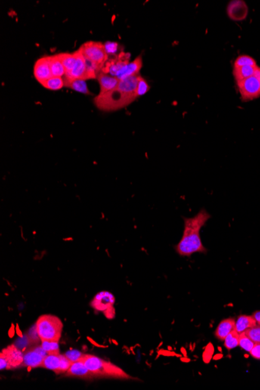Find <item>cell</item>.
<instances>
[{
	"mask_svg": "<svg viewBox=\"0 0 260 390\" xmlns=\"http://www.w3.org/2000/svg\"><path fill=\"white\" fill-rule=\"evenodd\" d=\"M211 217L206 209H201L196 216L184 218L183 235L175 249L179 256L190 257L194 253H207V249L201 241L200 230Z\"/></svg>",
	"mask_w": 260,
	"mask_h": 390,
	"instance_id": "cell-1",
	"label": "cell"
},
{
	"mask_svg": "<svg viewBox=\"0 0 260 390\" xmlns=\"http://www.w3.org/2000/svg\"><path fill=\"white\" fill-rule=\"evenodd\" d=\"M139 77L140 76H135L122 80L115 90L99 93L94 98V105L99 110L103 112H115L128 106L138 98Z\"/></svg>",
	"mask_w": 260,
	"mask_h": 390,
	"instance_id": "cell-2",
	"label": "cell"
},
{
	"mask_svg": "<svg viewBox=\"0 0 260 390\" xmlns=\"http://www.w3.org/2000/svg\"><path fill=\"white\" fill-rule=\"evenodd\" d=\"M82 361L96 378H111L116 379H131L123 369L97 356L85 354Z\"/></svg>",
	"mask_w": 260,
	"mask_h": 390,
	"instance_id": "cell-3",
	"label": "cell"
},
{
	"mask_svg": "<svg viewBox=\"0 0 260 390\" xmlns=\"http://www.w3.org/2000/svg\"><path fill=\"white\" fill-rule=\"evenodd\" d=\"M63 328V322L56 315H43L37 320V334L42 342H59Z\"/></svg>",
	"mask_w": 260,
	"mask_h": 390,
	"instance_id": "cell-4",
	"label": "cell"
},
{
	"mask_svg": "<svg viewBox=\"0 0 260 390\" xmlns=\"http://www.w3.org/2000/svg\"><path fill=\"white\" fill-rule=\"evenodd\" d=\"M241 99L243 102H249L260 97V67L258 66L255 74L246 79L236 81Z\"/></svg>",
	"mask_w": 260,
	"mask_h": 390,
	"instance_id": "cell-5",
	"label": "cell"
},
{
	"mask_svg": "<svg viewBox=\"0 0 260 390\" xmlns=\"http://www.w3.org/2000/svg\"><path fill=\"white\" fill-rule=\"evenodd\" d=\"M81 50L86 59L94 62L102 69L109 59L102 43L97 42V41H88L81 46Z\"/></svg>",
	"mask_w": 260,
	"mask_h": 390,
	"instance_id": "cell-6",
	"label": "cell"
},
{
	"mask_svg": "<svg viewBox=\"0 0 260 390\" xmlns=\"http://www.w3.org/2000/svg\"><path fill=\"white\" fill-rule=\"evenodd\" d=\"M23 353L14 345L3 350L0 354L1 370H14L23 365Z\"/></svg>",
	"mask_w": 260,
	"mask_h": 390,
	"instance_id": "cell-7",
	"label": "cell"
},
{
	"mask_svg": "<svg viewBox=\"0 0 260 390\" xmlns=\"http://www.w3.org/2000/svg\"><path fill=\"white\" fill-rule=\"evenodd\" d=\"M72 364L73 363L68 359L65 354L59 353L48 354L43 361L41 367L53 371L56 374H63L67 372Z\"/></svg>",
	"mask_w": 260,
	"mask_h": 390,
	"instance_id": "cell-8",
	"label": "cell"
},
{
	"mask_svg": "<svg viewBox=\"0 0 260 390\" xmlns=\"http://www.w3.org/2000/svg\"><path fill=\"white\" fill-rule=\"evenodd\" d=\"M129 59V53L122 52L115 56L114 59H109L105 65L101 72L109 74L112 77H118L122 74L126 66H128V63H129L128 62Z\"/></svg>",
	"mask_w": 260,
	"mask_h": 390,
	"instance_id": "cell-9",
	"label": "cell"
},
{
	"mask_svg": "<svg viewBox=\"0 0 260 390\" xmlns=\"http://www.w3.org/2000/svg\"><path fill=\"white\" fill-rule=\"evenodd\" d=\"M47 355L48 354L42 346L34 347L23 353V362L22 366L30 369L41 367Z\"/></svg>",
	"mask_w": 260,
	"mask_h": 390,
	"instance_id": "cell-10",
	"label": "cell"
},
{
	"mask_svg": "<svg viewBox=\"0 0 260 390\" xmlns=\"http://www.w3.org/2000/svg\"><path fill=\"white\" fill-rule=\"evenodd\" d=\"M34 76L41 84L53 77L50 68L49 56H44L36 61L34 66Z\"/></svg>",
	"mask_w": 260,
	"mask_h": 390,
	"instance_id": "cell-11",
	"label": "cell"
},
{
	"mask_svg": "<svg viewBox=\"0 0 260 390\" xmlns=\"http://www.w3.org/2000/svg\"><path fill=\"white\" fill-rule=\"evenodd\" d=\"M227 13L229 18L234 21H242L247 17L249 8L247 4L242 0H234L227 6Z\"/></svg>",
	"mask_w": 260,
	"mask_h": 390,
	"instance_id": "cell-12",
	"label": "cell"
},
{
	"mask_svg": "<svg viewBox=\"0 0 260 390\" xmlns=\"http://www.w3.org/2000/svg\"><path fill=\"white\" fill-rule=\"evenodd\" d=\"M66 376L67 377L81 378L84 379H93L96 378L94 374L86 367L84 361H76L71 364L67 372H66Z\"/></svg>",
	"mask_w": 260,
	"mask_h": 390,
	"instance_id": "cell-13",
	"label": "cell"
},
{
	"mask_svg": "<svg viewBox=\"0 0 260 390\" xmlns=\"http://www.w3.org/2000/svg\"><path fill=\"white\" fill-rule=\"evenodd\" d=\"M73 53H74L75 56H76V64H75L74 67L72 69V71L69 74H66L65 76L72 77V78H74V79L86 81L87 80V75H86L85 58H84V55H83L81 48Z\"/></svg>",
	"mask_w": 260,
	"mask_h": 390,
	"instance_id": "cell-14",
	"label": "cell"
},
{
	"mask_svg": "<svg viewBox=\"0 0 260 390\" xmlns=\"http://www.w3.org/2000/svg\"><path fill=\"white\" fill-rule=\"evenodd\" d=\"M97 80L100 84V93H107L115 90L117 88L120 82L117 77H112L103 72H99Z\"/></svg>",
	"mask_w": 260,
	"mask_h": 390,
	"instance_id": "cell-15",
	"label": "cell"
},
{
	"mask_svg": "<svg viewBox=\"0 0 260 390\" xmlns=\"http://www.w3.org/2000/svg\"><path fill=\"white\" fill-rule=\"evenodd\" d=\"M63 80H64V86L67 88L72 89L75 91L84 93L86 95H93L84 80L74 79L67 76H64Z\"/></svg>",
	"mask_w": 260,
	"mask_h": 390,
	"instance_id": "cell-16",
	"label": "cell"
},
{
	"mask_svg": "<svg viewBox=\"0 0 260 390\" xmlns=\"http://www.w3.org/2000/svg\"><path fill=\"white\" fill-rule=\"evenodd\" d=\"M236 329V320L232 318L226 319L218 325L215 331L216 337L220 340H224L227 335Z\"/></svg>",
	"mask_w": 260,
	"mask_h": 390,
	"instance_id": "cell-17",
	"label": "cell"
},
{
	"mask_svg": "<svg viewBox=\"0 0 260 390\" xmlns=\"http://www.w3.org/2000/svg\"><path fill=\"white\" fill-rule=\"evenodd\" d=\"M142 65H143V61H142V56H140L133 61L132 62H129L128 66L125 68V70L122 72L121 75H119L117 77L119 81H122V80L126 79L128 77H135V76H139V72L142 68Z\"/></svg>",
	"mask_w": 260,
	"mask_h": 390,
	"instance_id": "cell-18",
	"label": "cell"
},
{
	"mask_svg": "<svg viewBox=\"0 0 260 390\" xmlns=\"http://www.w3.org/2000/svg\"><path fill=\"white\" fill-rule=\"evenodd\" d=\"M258 66L255 65H247V66H234L235 79L236 81L246 79L248 77H252L255 74Z\"/></svg>",
	"mask_w": 260,
	"mask_h": 390,
	"instance_id": "cell-19",
	"label": "cell"
},
{
	"mask_svg": "<svg viewBox=\"0 0 260 390\" xmlns=\"http://www.w3.org/2000/svg\"><path fill=\"white\" fill-rule=\"evenodd\" d=\"M256 324V321L252 315H242L236 320V330L240 334Z\"/></svg>",
	"mask_w": 260,
	"mask_h": 390,
	"instance_id": "cell-20",
	"label": "cell"
},
{
	"mask_svg": "<svg viewBox=\"0 0 260 390\" xmlns=\"http://www.w3.org/2000/svg\"><path fill=\"white\" fill-rule=\"evenodd\" d=\"M50 68L53 77H63L66 75V69L58 57L57 54L49 56Z\"/></svg>",
	"mask_w": 260,
	"mask_h": 390,
	"instance_id": "cell-21",
	"label": "cell"
},
{
	"mask_svg": "<svg viewBox=\"0 0 260 390\" xmlns=\"http://www.w3.org/2000/svg\"><path fill=\"white\" fill-rule=\"evenodd\" d=\"M66 69V74H69L76 64V56L74 53H62L57 54Z\"/></svg>",
	"mask_w": 260,
	"mask_h": 390,
	"instance_id": "cell-22",
	"label": "cell"
},
{
	"mask_svg": "<svg viewBox=\"0 0 260 390\" xmlns=\"http://www.w3.org/2000/svg\"><path fill=\"white\" fill-rule=\"evenodd\" d=\"M41 85L45 87V88L48 89V90H61L63 87H65L64 80H63V77H53L50 79H48V81L42 83Z\"/></svg>",
	"mask_w": 260,
	"mask_h": 390,
	"instance_id": "cell-23",
	"label": "cell"
},
{
	"mask_svg": "<svg viewBox=\"0 0 260 390\" xmlns=\"http://www.w3.org/2000/svg\"><path fill=\"white\" fill-rule=\"evenodd\" d=\"M224 341V347L228 351L234 349L239 346V333L235 329L227 335Z\"/></svg>",
	"mask_w": 260,
	"mask_h": 390,
	"instance_id": "cell-24",
	"label": "cell"
},
{
	"mask_svg": "<svg viewBox=\"0 0 260 390\" xmlns=\"http://www.w3.org/2000/svg\"><path fill=\"white\" fill-rule=\"evenodd\" d=\"M255 343L245 334V333H240L239 334V346L245 350L247 352H250L251 350L253 348Z\"/></svg>",
	"mask_w": 260,
	"mask_h": 390,
	"instance_id": "cell-25",
	"label": "cell"
},
{
	"mask_svg": "<svg viewBox=\"0 0 260 390\" xmlns=\"http://www.w3.org/2000/svg\"><path fill=\"white\" fill-rule=\"evenodd\" d=\"M257 64L255 59L247 55L239 56L235 61L234 66H247Z\"/></svg>",
	"mask_w": 260,
	"mask_h": 390,
	"instance_id": "cell-26",
	"label": "cell"
},
{
	"mask_svg": "<svg viewBox=\"0 0 260 390\" xmlns=\"http://www.w3.org/2000/svg\"><path fill=\"white\" fill-rule=\"evenodd\" d=\"M254 343H260V326L256 324L252 328L249 329L245 332Z\"/></svg>",
	"mask_w": 260,
	"mask_h": 390,
	"instance_id": "cell-27",
	"label": "cell"
},
{
	"mask_svg": "<svg viewBox=\"0 0 260 390\" xmlns=\"http://www.w3.org/2000/svg\"><path fill=\"white\" fill-rule=\"evenodd\" d=\"M149 90H150V86L148 85L146 80L143 79V77H139L138 85H137V96L138 98L144 95L149 91Z\"/></svg>",
	"mask_w": 260,
	"mask_h": 390,
	"instance_id": "cell-28",
	"label": "cell"
},
{
	"mask_svg": "<svg viewBox=\"0 0 260 390\" xmlns=\"http://www.w3.org/2000/svg\"><path fill=\"white\" fill-rule=\"evenodd\" d=\"M64 354L72 363L81 361L84 358V356H85V354L81 352V351H76V350H71V351L65 353Z\"/></svg>",
	"mask_w": 260,
	"mask_h": 390,
	"instance_id": "cell-29",
	"label": "cell"
},
{
	"mask_svg": "<svg viewBox=\"0 0 260 390\" xmlns=\"http://www.w3.org/2000/svg\"><path fill=\"white\" fill-rule=\"evenodd\" d=\"M58 343L59 342H46V341H44V342H42V347L48 354H59L60 350H59Z\"/></svg>",
	"mask_w": 260,
	"mask_h": 390,
	"instance_id": "cell-30",
	"label": "cell"
},
{
	"mask_svg": "<svg viewBox=\"0 0 260 390\" xmlns=\"http://www.w3.org/2000/svg\"><path fill=\"white\" fill-rule=\"evenodd\" d=\"M105 50L108 56H114L116 55L119 50V44L112 41H107L104 44Z\"/></svg>",
	"mask_w": 260,
	"mask_h": 390,
	"instance_id": "cell-31",
	"label": "cell"
},
{
	"mask_svg": "<svg viewBox=\"0 0 260 390\" xmlns=\"http://www.w3.org/2000/svg\"><path fill=\"white\" fill-rule=\"evenodd\" d=\"M249 354L255 359H260V343H255Z\"/></svg>",
	"mask_w": 260,
	"mask_h": 390,
	"instance_id": "cell-32",
	"label": "cell"
},
{
	"mask_svg": "<svg viewBox=\"0 0 260 390\" xmlns=\"http://www.w3.org/2000/svg\"><path fill=\"white\" fill-rule=\"evenodd\" d=\"M252 316L255 319L257 324L259 325L260 326V311H255V312L252 314Z\"/></svg>",
	"mask_w": 260,
	"mask_h": 390,
	"instance_id": "cell-33",
	"label": "cell"
}]
</instances>
